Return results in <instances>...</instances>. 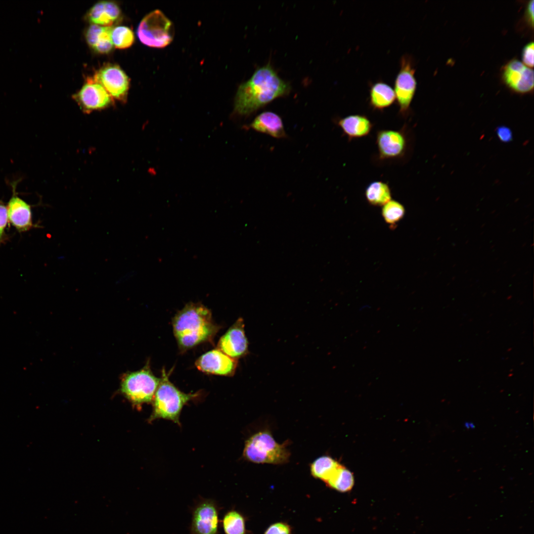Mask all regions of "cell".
<instances>
[{
  "label": "cell",
  "mask_w": 534,
  "mask_h": 534,
  "mask_svg": "<svg viewBox=\"0 0 534 534\" xmlns=\"http://www.w3.org/2000/svg\"><path fill=\"white\" fill-rule=\"evenodd\" d=\"M290 89L289 84L278 76L269 64L259 68L239 87L233 114L239 117L249 116L274 99L287 94Z\"/></svg>",
  "instance_id": "6da1fadb"
},
{
  "label": "cell",
  "mask_w": 534,
  "mask_h": 534,
  "mask_svg": "<svg viewBox=\"0 0 534 534\" xmlns=\"http://www.w3.org/2000/svg\"><path fill=\"white\" fill-rule=\"evenodd\" d=\"M173 326L178 346L184 350L210 340L219 329L210 310L201 303L192 302L175 315Z\"/></svg>",
  "instance_id": "7a4b0ae2"
},
{
  "label": "cell",
  "mask_w": 534,
  "mask_h": 534,
  "mask_svg": "<svg viewBox=\"0 0 534 534\" xmlns=\"http://www.w3.org/2000/svg\"><path fill=\"white\" fill-rule=\"evenodd\" d=\"M197 396L196 394H185L179 390L169 379L164 369L152 401V411L148 419L149 423L164 419L180 425L179 416L186 403Z\"/></svg>",
  "instance_id": "3957f363"
},
{
  "label": "cell",
  "mask_w": 534,
  "mask_h": 534,
  "mask_svg": "<svg viewBox=\"0 0 534 534\" xmlns=\"http://www.w3.org/2000/svg\"><path fill=\"white\" fill-rule=\"evenodd\" d=\"M288 444L287 441L278 443L269 431L262 430L245 441L243 456L255 463L283 464L288 462L291 455L287 448Z\"/></svg>",
  "instance_id": "277c9868"
},
{
  "label": "cell",
  "mask_w": 534,
  "mask_h": 534,
  "mask_svg": "<svg viewBox=\"0 0 534 534\" xmlns=\"http://www.w3.org/2000/svg\"><path fill=\"white\" fill-rule=\"evenodd\" d=\"M160 381V378L156 377L147 364L139 370L125 373L121 379L120 392L138 409L152 402Z\"/></svg>",
  "instance_id": "5b68a950"
},
{
  "label": "cell",
  "mask_w": 534,
  "mask_h": 534,
  "mask_svg": "<svg viewBox=\"0 0 534 534\" xmlns=\"http://www.w3.org/2000/svg\"><path fill=\"white\" fill-rule=\"evenodd\" d=\"M140 42L149 47L163 48L173 41V23L160 10H155L142 19L137 29Z\"/></svg>",
  "instance_id": "8992f818"
},
{
  "label": "cell",
  "mask_w": 534,
  "mask_h": 534,
  "mask_svg": "<svg viewBox=\"0 0 534 534\" xmlns=\"http://www.w3.org/2000/svg\"><path fill=\"white\" fill-rule=\"evenodd\" d=\"M221 509L216 500L199 498L190 509L189 534H219Z\"/></svg>",
  "instance_id": "52a82bcc"
},
{
  "label": "cell",
  "mask_w": 534,
  "mask_h": 534,
  "mask_svg": "<svg viewBox=\"0 0 534 534\" xmlns=\"http://www.w3.org/2000/svg\"><path fill=\"white\" fill-rule=\"evenodd\" d=\"M415 71L411 56L403 55L400 59V69L395 81L394 91L399 113L404 118L410 112V104L416 89Z\"/></svg>",
  "instance_id": "ba28073f"
},
{
  "label": "cell",
  "mask_w": 534,
  "mask_h": 534,
  "mask_svg": "<svg viewBox=\"0 0 534 534\" xmlns=\"http://www.w3.org/2000/svg\"><path fill=\"white\" fill-rule=\"evenodd\" d=\"M92 78L113 99L126 102L130 79L119 65L110 63L105 64L95 72Z\"/></svg>",
  "instance_id": "9c48e42d"
},
{
  "label": "cell",
  "mask_w": 534,
  "mask_h": 534,
  "mask_svg": "<svg viewBox=\"0 0 534 534\" xmlns=\"http://www.w3.org/2000/svg\"><path fill=\"white\" fill-rule=\"evenodd\" d=\"M376 144L380 160L403 158L407 152L408 139L405 126L399 130H381L377 132Z\"/></svg>",
  "instance_id": "30bf717a"
},
{
  "label": "cell",
  "mask_w": 534,
  "mask_h": 534,
  "mask_svg": "<svg viewBox=\"0 0 534 534\" xmlns=\"http://www.w3.org/2000/svg\"><path fill=\"white\" fill-rule=\"evenodd\" d=\"M73 98L86 114L106 109L114 102L112 97L92 78L87 79L79 91L73 95Z\"/></svg>",
  "instance_id": "8fae6325"
},
{
  "label": "cell",
  "mask_w": 534,
  "mask_h": 534,
  "mask_svg": "<svg viewBox=\"0 0 534 534\" xmlns=\"http://www.w3.org/2000/svg\"><path fill=\"white\" fill-rule=\"evenodd\" d=\"M244 326L243 318L239 317L221 337L218 349L236 360L246 356L249 353V342Z\"/></svg>",
  "instance_id": "7c38bea8"
},
{
  "label": "cell",
  "mask_w": 534,
  "mask_h": 534,
  "mask_svg": "<svg viewBox=\"0 0 534 534\" xmlns=\"http://www.w3.org/2000/svg\"><path fill=\"white\" fill-rule=\"evenodd\" d=\"M534 71L517 59L503 67L502 78L506 85L519 93H527L534 88Z\"/></svg>",
  "instance_id": "4fadbf2b"
},
{
  "label": "cell",
  "mask_w": 534,
  "mask_h": 534,
  "mask_svg": "<svg viewBox=\"0 0 534 534\" xmlns=\"http://www.w3.org/2000/svg\"><path fill=\"white\" fill-rule=\"evenodd\" d=\"M195 365L198 369L203 372L230 376L236 371L237 361L220 350L215 349L200 356L196 361Z\"/></svg>",
  "instance_id": "5bb4252c"
},
{
  "label": "cell",
  "mask_w": 534,
  "mask_h": 534,
  "mask_svg": "<svg viewBox=\"0 0 534 534\" xmlns=\"http://www.w3.org/2000/svg\"><path fill=\"white\" fill-rule=\"evenodd\" d=\"M7 207L8 221L19 232L28 231L33 226L31 206L18 196L15 185Z\"/></svg>",
  "instance_id": "9a60e30c"
},
{
  "label": "cell",
  "mask_w": 534,
  "mask_h": 534,
  "mask_svg": "<svg viewBox=\"0 0 534 534\" xmlns=\"http://www.w3.org/2000/svg\"><path fill=\"white\" fill-rule=\"evenodd\" d=\"M337 125L350 140L367 136L370 133L373 124L364 115L354 114L338 119Z\"/></svg>",
  "instance_id": "2e32d148"
},
{
  "label": "cell",
  "mask_w": 534,
  "mask_h": 534,
  "mask_svg": "<svg viewBox=\"0 0 534 534\" xmlns=\"http://www.w3.org/2000/svg\"><path fill=\"white\" fill-rule=\"evenodd\" d=\"M249 127L258 132L274 138H282L286 136L281 118L272 112L266 111L260 114Z\"/></svg>",
  "instance_id": "e0dca14e"
},
{
  "label": "cell",
  "mask_w": 534,
  "mask_h": 534,
  "mask_svg": "<svg viewBox=\"0 0 534 534\" xmlns=\"http://www.w3.org/2000/svg\"><path fill=\"white\" fill-rule=\"evenodd\" d=\"M396 100L394 89L386 83L379 81L372 84L369 90V104L375 110H383Z\"/></svg>",
  "instance_id": "ac0fdd59"
},
{
  "label": "cell",
  "mask_w": 534,
  "mask_h": 534,
  "mask_svg": "<svg viewBox=\"0 0 534 534\" xmlns=\"http://www.w3.org/2000/svg\"><path fill=\"white\" fill-rule=\"evenodd\" d=\"M365 196L371 205L383 206L391 200V190L387 182L376 180L370 182L366 187Z\"/></svg>",
  "instance_id": "d6986e66"
},
{
  "label": "cell",
  "mask_w": 534,
  "mask_h": 534,
  "mask_svg": "<svg viewBox=\"0 0 534 534\" xmlns=\"http://www.w3.org/2000/svg\"><path fill=\"white\" fill-rule=\"evenodd\" d=\"M220 527L224 534H248L245 517L234 508L224 513L221 520Z\"/></svg>",
  "instance_id": "ffe728a7"
},
{
  "label": "cell",
  "mask_w": 534,
  "mask_h": 534,
  "mask_svg": "<svg viewBox=\"0 0 534 534\" xmlns=\"http://www.w3.org/2000/svg\"><path fill=\"white\" fill-rule=\"evenodd\" d=\"M324 483L335 490L345 492L352 489L354 477L350 471L340 464Z\"/></svg>",
  "instance_id": "44dd1931"
},
{
  "label": "cell",
  "mask_w": 534,
  "mask_h": 534,
  "mask_svg": "<svg viewBox=\"0 0 534 534\" xmlns=\"http://www.w3.org/2000/svg\"><path fill=\"white\" fill-rule=\"evenodd\" d=\"M340 465V464L331 457L321 456L311 464L310 472L313 477L325 482Z\"/></svg>",
  "instance_id": "7402d4cb"
},
{
  "label": "cell",
  "mask_w": 534,
  "mask_h": 534,
  "mask_svg": "<svg viewBox=\"0 0 534 534\" xmlns=\"http://www.w3.org/2000/svg\"><path fill=\"white\" fill-rule=\"evenodd\" d=\"M382 214L385 221L392 227H395L397 223L404 217L405 208L398 201L391 200L383 206Z\"/></svg>",
  "instance_id": "603a6c76"
},
{
  "label": "cell",
  "mask_w": 534,
  "mask_h": 534,
  "mask_svg": "<svg viewBox=\"0 0 534 534\" xmlns=\"http://www.w3.org/2000/svg\"><path fill=\"white\" fill-rule=\"evenodd\" d=\"M111 38L113 45L119 49L130 47L134 41L133 31L129 27L124 26L113 27Z\"/></svg>",
  "instance_id": "cb8c5ba5"
},
{
  "label": "cell",
  "mask_w": 534,
  "mask_h": 534,
  "mask_svg": "<svg viewBox=\"0 0 534 534\" xmlns=\"http://www.w3.org/2000/svg\"><path fill=\"white\" fill-rule=\"evenodd\" d=\"M88 20L92 23L103 26H111L113 22L108 15L105 6L104 1L94 4L87 13Z\"/></svg>",
  "instance_id": "d4e9b609"
},
{
  "label": "cell",
  "mask_w": 534,
  "mask_h": 534,
  "mask_svg": "<svg viewBox=\"0 0 534 534\" xmlns=\"http://www.w3.org/2000/svg\"><path fill=\"white\" fill-rule=\"evenodd\" d=\"M104 27L91 24L87 29L85 35L86 40L88 45L92 48L96 44L100 35L104 30Z\"/></svg>",
  "instance_id": "484cf974"
},
{
  "label": "cell",
  "mask_w": 534,
  "mask_h": 534,
  "mask_svg": "<svg viewBox=\"0 0 534 534\" xmlns=\"http://www.w3.org/2000/svg\"><path fill=\"white\" fill-rule=\"evenodd\" d=\"M8 222L7 207L0 201V243L5 241V229Z\"/></svg>",
  "instance_id": "4316f807"
},
{
  "label": "cell",
  "mask_w": 534,
  "mask_h": 534,
  "mask_svg": "<svg viewBox=\"0 0 534 534\" xmlns=\"http://www.w3.org/2000/svg\"><path fill=\"white\" fill-rule=\"evenodd\" d=\"M291 527L285 522H277L270 525L264 534H291Z\"/></svg>",
  "instance_id": "83f0119b"
},
{
  "label": "cell",
  "mask_w": 534,
  "mask_h": 534,
  "mask_svg": "<svg viewBox=\"0 0 534 534\" xmlns=\"http://www.w3.org/2000/svg\"><path fill=\"white\" fill-rule=\"evenodd\" d=\"M534 44L533 42L529 43L524 47L522 51L523 63L529 68L534 67Z\"/></svg>",
  "instance_id": "f1b7e54d"
},
{
  "label": "cell",
  "mask_w": 534,
  "mask_h": 534,
  "mask_svg": "<svg viewBox=\"0 0 534 534\" xmlns=\"http://www.w3.org/2000/svg\"><path fill=\"white\" fill-rule=\"evenodd\" d=\"M107 12L112 21L115 22L121 16V10L119 5L114 1H104Z\"/></svg>",
  "instance_id": "f546056e"
},
{
  "label": "cell",
  "mask_w": 534,
  "mask_h": 534,
  "mask_svg": "<svg viewBox=\"0 0 534 534\" xmlns=\"http://www.w3.org/2000/svg\"><path fill=\"white\" fill-rule=\"evenodd\" d=\"M496 133L499 139L503 142H509L513 139L512 131L506 126L498 127L496 129Z\"/></svg>",
  "instance_id": "4dcf8cb0"
},
{
  "label": "cell",
  "mask_w": 534,
  "mask_h": 534,
  "mask_svg": "<svg viewBox=\"0 0 534 534\" xmlns=\"http://www.w3.org/2000/svg\"><path fill=\"white\" fill-rule=\"evenodd\" d=\"M534 2L532 0L528 2L525 13L526 22L532 28L534 27Z\"/></svg>",
  "instance_id": "1f68e13d"
},
{
  "label": "cell",
  "mask_w": 534,
  "mask_h": 534,
  "mask_svg": "<svg viewBox=\"0 0 534 534\" xmlns=\"http://www.w3.org/2000/svg\"><path fill=\"white\" fill-rule=\"evenodd\" d=\"M132 273H130V272L127 273L126 274H124V275H123L122 276L120 277L117 280V283H120V282H123L124 281H127L129 278H130V277H131Z\"/></svg>",
  "instance_id": "d6a6232c"
},
{
  "label": "cell",
  "mask_w": 534,
  "mask_h": 534,
  "mask_svg": "<svg viewBox=\"0 0 534 534\" xmlns=\"http://www.w3.org/2000/svg\"><path fill=\"white\" fill-rule=\"evenodd\" d=\"M464 426L467 429H473L475 428V424L471 422L467 421L465 422Z\"/></svg>",
  "instance_id": "836d02e7"
}]
</instances>
